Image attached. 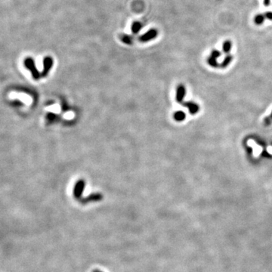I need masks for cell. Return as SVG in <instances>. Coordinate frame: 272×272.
<instances>
[{
  "mask_svg": "<svg viewBox=\"0 0 272 272\" xmlns=\"http://www.w3.org/2000/svg\"><path fill=\"white\" fill-rule=\"evenodd\" d=\"M23 65L27 70L31 73L32 76L34 80H37L40 78L41 76V73L39 72L38 69L37 68L35 64V62L32 58H26L23 61Z\"/></svg>",
  "mask_w": 272,
  "mask_h": 272,
  "instance_id": "6da1fadb",
  "label": "cell"
},
{
  "mask_svg": "<svg viewBox=\"0 0 272 272\" xmlns=\"http://www.w3.org/2000/svg\"><path fill=\"white\" fill-rule=\"evenodd\" d=\"M86 187V181L83 179H80L77 181L73 188V196L76 199L80 200L83 195V191Z\"/></svg>",
  "mask_w": 272,
  "mask_h": 272,
  "instance_id": "7a4b0ae2",
  "label": "cell"
},
{
  "mask_svg": "<svg viewBox=\"0 0 272 272\" xmlns=\"http://www.w3.org/2000/svg\"><path fill=\"white\" fill-rule=\"evenodd\" d=\"M53 66V59L51 57H45L43 60V69L41 73V76L45 77L50 72Z\"/></svg>",
  "mask_w": 272,
  "mask_h": 272,
  "instance_id": "3957f363",
  "label": "cell"
},
{
  "mask_svg": "<svg viewBox=\"0 0 272 272\" xmlns=\"http://www.w3.org/2000/svg\"><path fill=\"white\" fill-rule=\"evenodd\" d=\"M158 35V31L156 29H151L148 30V32H146L145 33H144L143 35H141L140 37L139 40L141 42H146L152 40L156 38Z\"/></svg>",
  "mask_w": 272,
  "mask_h": 272,
  "instance_id": "277c9868",
  "label": "cell"
},
{
  "mask_svg": "<svg viewBox=\"0 0 272 272\" xmlns=\"http://www.w3.org/2000/svg\"><path fill=\"white\" fill-rule=\"evenodd\" d=\"M102 198H103V195L100 194V193H93V194H90V195H88L86 197L80 200V202H81L82 203H88L90 202L100 201L102 200Z\"/></svg>",
  "mask_w": 272,
  "mask_h": 272,
  "instance_id": "5b68a950",
  "label": "cell"
},
{
  "mask_svg": "<svg viewBox=\"0 0 272 272\" xmlns=\"http://www.w3.org/2000/svg\"><path fill=\"white\" fill-rule=\"evenodd\" d=\"M185 92H186L185 87H184L183 85H180V86H178L177 91H176V97H175L177 102H178V103H180V104L182 103L184 96H185Z\"/></svg>",
  "mask_w": 272,
  "mask_h": 272,
  "instance_id": "8992f818",
  "label": "cell"
},
{
  "mask_svg": "<svg viewBox=\"0 0 272 272\" xmlns=\"http://www.w3.org/2000/svg\"><path fill=\"white\" fill-rule=\"evenodd\" d=\"M181 104L189 109V112L191 114L194 115L199 111V106L193 101H186V102H182Z\"/></svg>",
  "mask_w": 272,
  "mask_h": 272,
  "instance_id": "52a82bcc",
  "label": "cell"
},
{
  "mask_svg": "<svg viewBox=\"0 0 272 272\" xmlns=\"http://www.w3.org/2000/svg\"><path fill=\"white\" fill-rule=\"evenodd\" d=\"M141 28H142V24L138 21L133 22L132 24L131 30L132 33H134V34H137L141 30Z\"/></svg>",
  "mask_w": 272,
  "mask_h": 272,
  "instance_id": "ba28073f",
  "label": "cell"
},
{
  "mask_svg": "<svg viewBox=\"0 0 272 272\" xmlns=\"http://www.w3.org/2000/svg\"><path fill=\"white\" fill-rule=\"evenodd\" d=\"M173 117H174V119L176 120V121L181 122V121H183L184 119H185L186 115L183 111H177L174 113V115H173Z\"/></svg>",
  "mask_w": 272,
  "mask_h": 272,
  "instance_id": "9c48e42d",
  "label": "cell"
},
{
  "mask_svg": "<svg viewBox=\"0 0 272 272\" xmlns=\"http://www.w3.org/2000/svg\"><path fill=\"white\" fill-rule=\"evenodd\" d=\"M231 47H232V43H231V41H229V40H226L223 42L222 45V50L223 52L224 53H229V52H231Z\"/></svg>",
  "mask_w": 272,
  "mask_h": 272,
  "instance_id": "30bf717a",
  "label": "cell"
},
{
  "mask_svg": "<svg viewBox=\"0 0 272 272\" xmlns=\"http://www.w3.org/2000/svg\"><path fill=\"white\" fill-rule=\"evenodd\" d=\"M232 60H233V56H232V55H227V56H226L225 58H224V61H222V63L221 64V67H222V68L227 67L228 66V65L230 64H231V62L232 61Z\"/></svg>",
  "mask_w": 272,
  "mask_h": 272,
  "instance_id": "8fae6325",
  "label": "cell"
},
{
  "mask_svg": "<svg viewBox=\"0 0 272 272\" xmlns=\"http://www.w3.org/2000/svg\"><path fill=\"white\" fill-rule=\"evenodd\" d=\"M265 19V15H262V14H259V15H257L255 17V20H254V21H255V23L257 25H261L263 22H264Z\"/></svg>",
  "mask_w": 272,
  "mask_h": 272,
  "instance_id": "7c38bea8",
  "label": "cell"
},
{
  "mask_svg": "<svg viewBox=\"0 0 272 272\" xmlns=\"http://www.w3.org/2000/svg\"><path fill=\"white\" fill-rule=\"evenodd\" d=\"M121 40L123 41V43L127 44V45H131L132 44V37L128 35H123L121 37Z\"/></svg>",
  "mask_w": 272,
  "mask_h": 272,
  "instance_id": "4fadbf2b",
  "label": "cell"
},
{
  "mask_svg": "<svg viewBox=\"0 0 272 272\" xmlns=\"http://www.w3.org/2000/svg\"><path fill=\"white\" fill-rule=\"evenodd\" d=\"M208 63H209V64L210 65V66H212V67H218L219 66V63H218V61H216V58H212V57L211 56L208 58Z\"/></svg>",
  "mask_w": 272,
  "mask_h": 272,
  "instance_id": "5bb4252c",
  "label": "cell"
},
{
  "mask_svg": "<svg viewBox=\"0 0 272 272\" xmlns=\"http://www.w3.org/2000/svg\"><path fill=\"white\" fill-rule=\"evenodd\" d=\"M222 55V53H221L218 50H213L212 52H211V57L214 58H218Z\"/></svg>",
  "mask_w": 272,
  "mask_h": 272,
  "instance_id": "9a60e30c",
  "label": "cell"
},
{
  "mask_svg": "<svg viewBox=\"0 0 272 272\" xmlns=\"http://www.w3.org/2000/svg\"><path fill=\"white\" fill-rule=\"evenodd\" d=\"M271 123H272V111H271V113L270 116H268V117H266V118H265V120H264V123L265 126H268V125H270Z\"/></svg>",
  "mask_w": 272,
  "mask_h": 272,
  "instance_id": "2e32d148",
  "label": "cell"
},
{
  "mask_svg": "<svg viewBox=\"0 0 272 272\" xmlns=\"http://www.w3.org/2000/svg\"><path fill=\"white\" fill-rule=\"evenodd\" d=\"M264 15L266 19L272 20V12H267Z\"/></svg>",
  "mask_w": 272,
  "mask_h": 272,
  "instance_id": "e0dca14e",
  "label": "cell"
},
{
  "mask_svg": "<svg viewBox=\"0 0 272 272\" xmlns=\"http://www.w3.org/2000/svg\"><path fill=\"white\" fill-rule=\"evenodd\" d=\"M270 2H271V0H264V5H265V6L269 5Z\"/></svg>",
  "mask_w": 272,
  "mask_h": 272,
  "instance_id": "ac0fdd59",
  "label": "cell"
},
{
  "mask_svg": "<svg viewBox=\"0 0 272 272\" xmlns=\"http://www.w3.org/2000/svg\"><path fill=\"white\" fill-rule=\"evenodd\" d=\"M94 272H102V271H98V270H95V271H94Z\"/></svg>",
  "mask_w": 272,
  "mask_h": 272,
  "instance_id": "d6986e66",
  "label": "cell"
}]
</instances>
